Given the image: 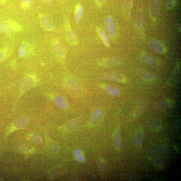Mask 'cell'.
I'll use <instances>...</instances> for the list:
<instances>
[{
	"mask_svg": "<svg viewBox=\"0 0 181 181\" xmlns=\"http://www.w3.org/2000/svg\"><path fill=\"white\" fill-rule=\"evenodd\" d=\"M158 150L159 153L163 157H166L168 154V149L166 145L163 143H161L159 144L158 146Z\"/></svg>",
	"mask_w": 181,
	"mask_h": 181,
	"instance_id": "obj_24",
	"label": "cell"
},
{
	"mask_svg": "<svg viewBox=\"0 0 181 181\" xmlns=\"http://www.w3.org/2000/svg\"><path fill=\"white\" fill-rule=\"evenodd\" d=\"M142 59L146 64L152 67L157 66L158 62L155 57L149 54H144L142 56Z\"/></svg>",
	"mask_w": 181,
	"mask_h": 181,
	"instance_id": "obj_5",
	"label": "cell"
},
{
	"mask_svg": "<svg viewBox=\"0 0 181 181\" xmlns=\"http://www.w3.org/2000/svg\"><path fill=\"white\" fill-rule=\"evenodd\" d=\"M156 152V147L153 144L150 145L148 149V155L150 158H152L154 156Z\"/></svg>",
	"mask_w": 181,
	"mask_h": 181,
	"instance_id": "obj_32",
	"label": "cell"
},
{
	"mask_svg": "<svg viewBox=\"0 0 181 181\" xmlns=\"http://www.w3.org/2000/svg\"><path fill=\"white\" fill-rule=\"evenodd\" d=\"M148 126L150 129L153 131H157L160 129L161 124L160 122L157 119H153L148 122Z\"/></svg>",
	"mask_w": 181,
	"mask_h": 181,
	"instance_id": "obj_14",
	"label": "cell"
},
{
	"mask_svg": "<svg viewBox=\"0 0 181 181\" xmlns=\"http://www.w3.org/2000/svg\"><path fill=\"white\" fill-rule=\"evenodd\" d=\"M138 73L142 79L147 81H151L154 79L153 74L143 69H139Z\"/></svg>",
	"mask_w": 181,
	"mask_h": 181,
	"instance_id": "obj_13",
	"label": "cell"
},
{
	"mask_svg": "<svg viewBox=\"0 0 181 181\" xmlns=\"http://www.w3.org/2000/svg\"><path fill=\"white\" fill-rule=\"evenodd\" d=\"M54 49L56 53L59 55L64 58L65 56V53L62 46L58 42H55L54 45Z\"/></svg>",
	"mask_w": 181,
	"mask_h": 181,
	"instance_id": "obj_21",
	"label": "cell"
},
{
	"mask_svg": "<svg viewBox=\"0 0 181 181\" xmlns=\"http://www.w3.org/2000/svg\"><path fill=\"white\" fill-rule=\"evenodd\" d=\"M104 78L108 80L119 82H123L125 81V78L122 76L116 73H106L104 75Z\"/></svg>",
	"mask_w": 181,
	"mask_h": 181,
	"instance_id": "obj_9",
	"label": "cell"
},
{
	"mask_svg": "<svg viewBox=\"0 0 181 181\" xmlns=\"http://www.w3.org/2000/svg\"><path fill=\"white\" fill-rule=\"evenodd\" d=\"M67 36L69 42L73 45L78 44V40L77 37L72 30L69 29L67 32Z\"/></svg>",
	"mask_w": 181,
	"mask_h": 181,
	"instance_id": "obj_16",
	"label": "cell"
},
{
	"mask_svg": "<svg viewBox=\"0 0 181 181\" xmlns=\"http://www.w3.org/2000/svg\"><path fill=\"white\" fill-rule=\"evenodd\" d=\"M150 47L153 51L159 53H163L164 47L162 44L157 40L151 41L150 44Z\"/></svg>",
	"mask_w": 181,
	"mask_h": 181,
	"instance_id": "obj_8",
	"label": "cell"
},
{
	"mask_svg": "<svg viewBox=\"0 0 181 181\" xmlns=\"http://www.w3.org/2000/svg\"><path fill=\"white\" fill-rule=\"evenodd\" d=\"M105 89L107 92L112 96H117L119 94V90L116 87L111 86H107L105 87Z\"/></svg>",
	"mask_w": 181,
	"mask_h": 181,
	"instance_id": "obj_22",
	"label": "cell"
},
{
	"mask_svg": "<svg viewBox=\"0 0 181 181\" xmlns=\"http://www.w3.org/2000/svg\"><path fill=\"white\" fill-rule=\"evenodd\" d=\"M144 136V131L142 130L139 131L137 133L134 139V142L137 147H140L142 146L143 142Z\"/></svg>",
	"mask_w": 181,
	"mask_h": 181,
	"instance_id": "obj_18",
	"label": "cell"
},
{
	"mask_svg": "<svg viewBox=\"0 0 181 181\" xmlns=\"http://www.w3.org/2000/svg\"><path fill=\"white\" fill-rule=\"evenodd\" d=\"M33 3V0H23L21 7L24 9H27L31 7Z\"/></svg>",
	"mask_w": 181,
	"mask_h": 181,
	"instance_id": "obj_31",
	"label": "cell"
},
{
	"mask_svg": "<svg viewBox=\"0 0 181 181\" xmlns=\"http://www.w3.org/2000/svg\"><path fill=\"white\" fill-rule=\"evenodd\" d=\"M40 22L43 28L47 31H52L54 26L53 23L48 18L42 15H39Z\"/></svg>",
	"mask_w": 181,
	"mask_h": 181,
	"instance_id": "obj_4",
	"label": "cell"
},
{
	"mask_svg": "<svg viewBox=\"0 0 181 181\" xmlns=\"http://www.w3.org/2000/svg\"><path fill=\"white\" fill-rule=\"evenodd\" d=\"M98 31L105 45L109 46L110 45L109 41L106 32L102 29L99 28H98Z\"/></svg>",
	"mask_w": 181,
	"mask_h": 181,
	"instance_id": "obj_23",
	"label": "cell"
},
{
	"mask_svg": "<svg viewBox=\"0 0 181 181\" xmlns=\"http://www.w3.org/2000/svg\"><path fill=\"white\" fill-rule=\"evenodd\" d=\"M68 85L69 89L73 94L80 95L82 92L81 87L78 82L75 79H70L68 81Z\"/></svg>",
	"mask_w": 181,
	"mask_h": 181,
	"instance_id": "obj_2",
	"label": "cell"
},
{
	"mask_svg": "<svg viewBox=\"0 0 181 181\" xmlns=\"http://www.w3.org/2000/svg\"><path fill=\"white\" fill-rule=\"evenodd\" d=\"M105 24L108 33L111 36H114L116 34V24L113 18L111 16H107L105 19Z\"/></svg>",
	"mask_w": 181,
	"mask_h": 181,
	"instance_id": "obj_3",
	"label": "cell"
},
{
	"mask_svg": "<svg viewBox=\"0 0 181 181\" xmlns=\"http://www.w3.org/2000/svg\"><path fill=\"white\" fill-rule=\"evenodd\" d=\"M27 49L24 43L22 44L19 50V55L22 58H24L27 55L28 53Z\"/></svg>",
	"mask_w": 181,
	"mask_h": 181,
	"instance_id": "obj_30",
	"label": "cell"
},
{
	"mask_svg": "<svg viewBox=\"0 0 181 181\" xmlns=\"http://www.w3.org/2000/svg\"><path fill=\"white\" fill-rule=\"evenodd\" d=\"M78 125V120L75 119H73L67 123L66 127L68 130L72 131L75 129Z\"/></svg>",
	"mask_w": 181,
	"mask_h": 181,
	"instance_id": "obj_27",
	"label": "cell"
},
{
	"mask_svg": "<svg viewBox=\"0 0 181 181\" xmlns=\"http://www.w3.org/2000/svg\"><path fill=\"white\" fill-rule=\"evenodd\" d=\"M160 10V4L157 0H154L150 5V14L153 19L157 17Z\"/></svg>",
	"mask_w": 181,
	"mask_h": 181,
	"instance_id": "obj_6",
	"label": "cell"
},
{
	"mask_svg": "<svg viewBox=\"0 0 181 181\" xmlns=\"http://www.w3.org/2000/svg\"><path fill=\"white\" fill-rule=\"evenodd\" d=\"M176 0H166V4L167 9H171L174 6Z\"/></svg>",
	"mask_w": 181,
	"mask_h": 181,
	"instance_id": "obj_33",
	"label": "cell"
},
{
	"mask_svg": "<svg viewBox=\"0 0 181 181\" xmlns=\"http://www.w3.org/2000/svg\"><path fill=\"white\" fill-rule=\"evenodd\" d=\"M54 102L57 106L61 108L65 109L68 106V103L66 99L61 96H59L55 98Z\"/></svg>",
	"mask_w": 181,
	"mask_h": 181,
	"instance_id": "obj_11",
	"label": "cell"
},
{
	"mask_svg": "<svg viewBox=\"0 0 181 181\" xmlns=\"http://www.w3.org/2000/svg\"><path fill=\"white\" fill-rule=\"evenodd\" d=\"M7 22L10 24L15 32H20L21 31V26L16 22L12 20H9Z\"/></svg>",
	"mask_w": 181,
	"mask_h": 181,
	"instance_id": "obj_29",
	"label": "cell"
},
{
	"mask_svg": "<svg viewBox=\"0 0 181 181\" xmlns=\"http://www.w3.org/2000/svg\"><path fill=\"white\" fill-rule=\"evenodd\" d=\"M102 116V112L100 110H96L90 116L89 121L92 124H95L99 121Z\"/></svg>",
	"mask_w": 181,
	"mask_h": 181,
	"instance_id": "obj_10",
	"label": "cell"
},
{
	"mask_svg": "<svg viewBox=\"0 0 181 181\" xmlns=\"http://www.w3.org/2000/svg\"><path fill=\"white\" fill-rule=\"evenodd\" d=\"M153 162L154 165L157 166H161L165 163V160L163 156L160 155H156L153 159Z\"/></svg>",
	"mask_w": 181,
	"mask_h": 181,
	"instance_id": "obj_25",
	"label": "cell"
},
{
	"mask_svg": "<svg viewBox=\"0 0 181 181\" xmlns=\"http://www.w3.org/2000/svg\"><path fill=\"white\" fill-rule=\"evenodd\" d=\"M124 177L125 180H138L137 177L131 174H126Z\"/></svg>",
	"mask_w": 181,
	"mask_h": 181,
	"instance_id": "obj_34",
	"label": "cell"
},
{
	"mask_svg": "<svg viewBox=\"0 0 181 181\" xmlns=\"http://www.w3.org/2000/svg\"><path fill=\"white\" fill-rule=\"evenodd\" d=\"M74 155L76 160L79 162H83L84 157L80 149H76L74 151Z\"/></svg>",
	"mask_w": 181,
	"mask_h": 181,
	"instance_id": "obj_28",
	"label": "cell"
},
{
	"mask_svg": "<svg viewBox=\"0 0 181 181\" xmlns=\"http://www.w3.org/2000/svg\"><path fill=\"white\" fill-rule=\"evenodd\" d=\"M135 23L137 28L141 30L143 28L144 20L142 11L140 10L137 12L136 15Z\"/></svg>",
	"mask_w": 181,
	"mask_h": 181,
	"instance_id": "obj_12",
	"label": "cell"
},
{
	"mask_svg": "<svg viewBox=\"0 0 181 181\" xmlns=\"http://www.w3.org/2000/svg\"><path fill=\"white\" fill-rule=\"evenodd\" d=\"M172 101L168 99H164L158 101L156 103V106L158 109H167L172 106Z\"/></svg>",
	"mask_w": 181,
	"mask_h": 181,
	"instance_id": "obj_15",
	"label": "cell"
},
{
	"mask_svg": "<svg viewBox=\"0 0 181 181\" xmlns=\"http://www.w3.org/2000/svg\"><path fill=\"white\" fill-rule=\"evenodd\" d=\"M114 145L115 147L117 149H120L122 147V141L121 137L118 132L115 134L114 137Z\"/></svg>",
	"mask_w": 181,
	"mask_h": 181,
	"instance_id": "obj_20",
	"label": "cell"
},
{
	"mask_svg": "<svg viewBox=\"0 0 181 181\" xmlns=\"http://www.w3.org/2000/svg\"><path fill=\"white\" fill-rule=\"evenodd\" d=\"M38 80L37 76L34 74H31L27 76L21 84V93L23 94L33 87L36 84Z\"/></svg>",
	"mask_w": 181,
	"mask_h": 181,
	"instance_id": "obj_1",
	"label": "cell"
},
{
	"mask_svg": "<svg viewBox=\"0 0 181 181\" xmlns=\"http://www.w3.org/2000/svg\"><path fill=\"white\" fill-rule=\"evenodd\" d=\"M177 130L179 135H180L181 134V124L180 122H178L177 125Z\"/></svg>",
	"mask_w": 181,
	"mask_h": 181,
	"instance_id": "obj_37",
	"label": "cell"
},
{
	"mask_svg": "<svg viewBox=\"0 0 181 181\" xmlns=\"http://www.w3.org/2000/svg\"><path fill=\"white\" fill-rule=\"evenodd\" d=\"M147 106V103L146 102H143L139 104L136 110L134 113L135 116L136 117L139 116L146 108Z\"/></svg>",
	"mask_w": 181,
	"mask_h": 181,
	"instance_id": "obj_26",
	"label": "cell"
},
{
	"mask_svg": "<svg viewBox=\"0 0 181 181\" xmlns=\"http://www.w3.org/2000/svg\"><path fill=\"white\" fill-rule=\"evenodd\" d=\"M83 7L80 4L76 5L75 10V17L76 23L80 22L83 16Z\"/></svg>",
	"mask_w": 181,
	"mask_h": 181,
	"instance_id": "obj_19",
	"label": "cell"
},
{
	"mask_svg": "<svg viewBox=\"0 0 181 181\" xmlns=\"http://www.w3.org/2000/svg\"><path fill=\"white\" fill-rule=\"evenodd\" d=\"M179 29H180V31H181V25H180V24L179 26Z\"/></svg>",
	"mask_w": 181,
	"mask_h": 181,
	"instance_id": "obj_40",
	"label": "cell"
},
{
	"mask_svg": "<svg viewBox=\"0 0 181 181\" xmlns=\"http://www.w3.org/2000/svg\"><path fill=\"white\" fill-rule=\"evenodd\" d=\"M14 32V30L7 21L0 24V32L9 33Z\"/></svg>",
	"mask_w": 181,
	"mask_h": 181,
	"instance_id": "obj_17",
	"label": "cell"
},
{
	"mask_svg": "<svg viewBox=\"0 0 181 181\" xmlns=\"http://www.w3.org/2000/svg\"><path fill=\"white\" fill-rule=\"evenodd\" d=\"M171 152L172 155L174 157H176L178 153L177 149L175 147H172L171 148Z\"/></svg>",
	"mask_w": 181,
	"mask_h": 181,
	"instance_id": "obj_36",
	"label": "cell"
},
{
	"mask_svg": "<svg viewBox=\"0 0 181 181\" xmlns=\"http://www.w3.org/2000/svg\"><path fill=\"white\" fill-rule=\"evenodd\" d=\"M6 52L5 50L0 51V63L4 59L6 55Z\"/></svg>",
	"mask_w": 181,
	"mask_h": 181,
	"instance_id": "obj_35",
	"label": "cell"
},
{
	"mask_svg": "<svg viewBox=\"0 0 181 181\" xmlns=\"http://www.w3.org/2000/svg\"><path fill=\"white\" fill-rule=\"evenodd\" d=\"M53 0H43V1L46 3H49L53 1Z\"/></svg>",
	"mask_w": 181,
	"mask_h": 181,
	"instance_id": "obj_39",
	"label": "cell"
},
{
	"mask_svg": "<svg viewBox=\"0 0 181 181\" xmlns=\"http://www.w3.org/2000/svg\"><path fill=\"white\" fill-rule=\"evenodd\" d=\"M105 0H97V3L99 5L102 4L105 1Z\"/></svg>",
	"mask_w": 181,
	"mask_h": 181,
	"instance_id": "obj_38",
	"label": "cell"
},
{
	"mask_svg": "<svg viewBox=\"0 0 181 181\" xmlns=\"http://www.w3.org/2000/svg\"><path fill=\"white\" fill-rule=\"evenodd\" d=\"M121 59L117 56H113L105 60V62L102 63L103 65L108 67H112L116 66L120 64Z\"/></svg>",
	"mask_w": 181,
	"mask_h": 181,
	"instance_id": "obj_7",
	"label": "cell"
}]
</instances>
